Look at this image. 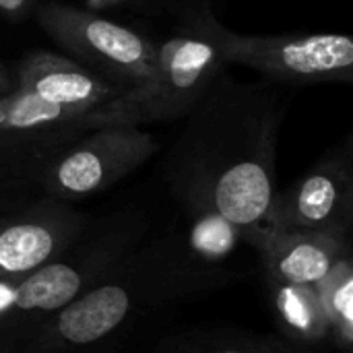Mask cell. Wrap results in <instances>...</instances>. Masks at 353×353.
I'll return each instance as SVG.
<instances>
[{
  "instance_id": "19",
  "label": "cell",
  "mask_w": 353,
  "mask_h": 353,
  "mask_svg": "<svg viewBox=\"0 0 353 353\" xmlns=\"http://www.w3.org/2000/svg\"><path fill=\"white\" fill-rule=\"evenodd\" d=\"M213 353H277V352H267V350H248V347H223ZM285 353V352H281ZM290 353V352H288Z\"/></svg>"
},
{
  "instance_id": "16",
  "label": "cell",
  "mask_w": 353,
  "mask_h": 353,
  "mask_svg": "<svg viewBox=\"0 0 353 353\" xmlns=\"http://www.w3.org/2000/svg\"><path fill=\"white\" fill-rule=\"evenodd\" d=\"M41 0H0V17L8 23H23L35 14Z\"/></svg>"
},
{
  "instance_id": "9",
  "label": "cell",
  "mask_w": 353,
  "mask_h": 353,
  "mask_svg": "<svg viewBox=\"0 0 353 353\" xmlns=\"http://www.w3.org/2000/svg\"><path fill=\"white\" fill-rule=\"evenodd\" d=\"M271 283L316 285L350 254V236L279 230L267 223L246 230Z\"/></svg>"
},
{
  "instance_id": "7",
  "label": "cell",
  "mask_w": 353,
  "mask_h": 353,
  "mask_svg": "<svg viewBox=\"0 0 353 353\" xmlns=\"http://www.w3.org/2000/svg\"><path fill=\"white\" fill-rule=\"evenodd\" d=\"M352 134L327 151L288 190L275 192L265 223L279 230L350 236L353 223Z\"/></svg>"
},
{
  "instance_id": "8",
  "label": "cell",
  "mask_w": 353,
  "mask_h": 353,
  "mask_svg": "<svg viewBox=\"0 0 353 353\" xmlns=\"http://www.w3.org/2000/svg\"><path fill=\"white\" fill-rule=\"evenodd\" d=\"M87 228L68 203L39 196L0 213V277L31 273L66 252Z\"/></svg>"
},
{
  "instance_id": "18",
  "label": "cell",
  "mask_w": 353,
  "mask_h": 353,
  "mask_svg": "<svg viewBox=\"0 0 353 353\" xmlns=\"http://www.w3.org/2000/svg\"><path fill=\"white\" fill-rule=\"evenodd\" d=\"M14 91V70L0 60V97Z\"/></svg>"
},
{
  "instance_id": "20",
  "label": "cell",
  "mask_w": 353,
  "mask_h": 353,
  "mask_svg": "<svg viewBox=\"0 0 353 353\" xmlns=\"http://www.w3.org/2000/svg\"><path fill=\"white\" fill-rule=\"evenodd\" d=\"M184 4H192V2H209V0H182Z\"/></svg>"
},
{
  "instance_id": "5",
  "label": "cell",
  "mask_w": 353,
  "mask_h": 353,
  "mask_svg": "<svg viewBox=\"0 0 353 353\" xmlns=\"http://www.w3.org/2000/svg\"><path fill=\"white\" fill-rule=\"evenodd\" d=\"M157 149V139L139 126L89 128L48 161L35 190L62 203L97 194L139 170Z\"/></svg>"
},
{
  "instance_id": "2",
  "label": "cell",
  "mask_w": 353,
  "mask_h": 353,
  "mask_svg": "<svg viewBox=\"0 0 353 353\" xmlns=\"http://www.w3.org/2000/svg\"><path fill=\"white\" fill-rule=\"evenodd\" d=\"M223 25L209 2H192L178 27L157 41L147 77L87 112L83 130L99 126H145L184 118L228 68L221 48Z\"/></svg>"
},
{
  "instance_id": "14",
  "label": "cell",
  "mask_w": 353,
  "mask_h": 353,
  "mask_svg": "<svg viewBox=\"0 0 353 353\" xmlns=\"http://www.w3.org/2000/svg\"><path fill=\"white\" fill-rule=\"evenodd\" d=\"M323 312L329 323L331 339L343 347L353 341V269L352 256H343L335 269L316 283Z\"/></svg>"
},
{
  "instance_id": "12",
  "label": "cell",
  "mask_w": 353,
  "mask_h": 353,
  "mask_svg": "<svg viewBox=\"0 0 353 353\" xmlns=\"http://www.w3.org/2000/svg\"><path fill=\"white\" fill-rule=\"evenodd\" d=\"M130 308L132 298L124 285H99L79 294L56 310L39 339H43L46 347H81L95 343L118 329Z\"/></svg>"
},
{
  "instance_id": "11",
  "label": "cell",
  "mask_w": 353,
  "mask_h": 353,
  "mask_svg": "<svg viewBox=\"0 0 353 353\" xmlns=\"http://www.w3.org/2000/svg\"><path fill=\"white\" fill-rule=\"evenodd\" d=\"M93 279L83 263L52 261L31 273L0 277V329L19 325L31 316L54 314Z\"/></svg>"
},
{
  "instance_id": "3",
  "label": "cell",
  "mask_w": 353,
  "mask_h": 353,
  "mask_svg": "<svg viewBox=\"0 0 353 353\" xmlns=\"http://www.w3.org/2000/svg\"><path fill=\"white\" fill-rule=\"evenodd\" d=\"M33 17L60 48V54L89 68L118 91L139 85L151 68L157 41L110 21L97 10L48 0L39 4Z\"/></svg>"
},
{
  "instance_id": "15",
  "label": "cell",
  "mask_w": 353,
  "mask_h": 353,
  "mask_svg": "<svg viewBox=\"0 0 353 353\" xmlns=\"http://www.w3.org/2000/svg\"><path fill=\"white\" fill-rule=\"evenodd\" d=\"M190 215L192 225L188 232V248L205 263H219L228 259L236 246L246 240V230L234 225L215 211L194 209Z\"/></svg>"
},
{
  "instance_id": "6",
  "label": "cell",
  "mask_w": 353,
  "mask_h": 353,
  "mask_svg": "<svg viewBox=\"0 0 353 353\" xmlns=\"http://www.w3.org/2000/svg\"><path fill=\"white\" fill-rule=\"evenodd\" d=\"M83 112L19 91L0 97V196L35 188L48 161L83 134Z\"/></svg>"
},
{
  "instance_id": "17",
  "label": "cell",
  "mask_w": 353,
  "mask_h": 353,
  "mask_svg": "<svg viewBox=\"0 0 353 353\" xmlns=\"http://www.w3.org/2000/svg\"><path fill=\"white\" fill-rule=\"evenodd\" d=\"M91 10H108V8H139L145 10L153 6L157 0H85Z\"/></svg>"
},
{
  "instance_id": "4",
  "label": "cell",
  "mask_w": 353,
  "mask_h": 353,
  "mask_svg": "<svg viewBox=\"0 0 353 353\" xmlns=\"http://www.w3.org/2000/svg\"><path fill=\"white\" fill-rule=\"evenodd\" d=\"M221 48L228 66H246L281 87L353 81V41L343 33L256 35L223 27Z\"/></svg>"
},
{
  "instance_id": "10",
  "label": "cell",
  "mask_w": 353,
  "mask_h": 353,
  "mask_svg": "<svg viewBox=\"0 0 353 353\" xmlns=\"http://www.w3.org/2000/svg\"><path fill=\"white\" fill-rule=\"evenodd\" d=\"M12 70L14 91L43 103L77 110L83 114L122 93L60 52L33 50L23 56Z\"/></svg>"
},
{
  "instance_id": "13",
  "label": "cell",
  "mask_w": 353,
  "mask_h": 353,
  "mask_svg": "<svg viewBox=\"0 0 353 353\" xmlns=\"http://www.w3.org/2000/svg\"><path fill=\"white\" fill-rule=\"evenodd\" d=\"M271 285L275 310L292 337L306 343H321L331 339L316 285Z\"/></svg>"
},
{
  "instance_id": "1",
  "label": "cell",
  "mask_w": 353,
  "mask_h": 353,
  "mask_svg": "<svg viewBox=\"0 0 353 353\" xmlns=\"http://www.w3.org/2000/svg\"><path fill=\"white\" fill-rule=\"evenodd\" d=\"M290 95L267 79L219 72L174 141L165 174L188 209H209L242 230L265 223L277 192V143Z\"/></svg>"
}]
</instances>
